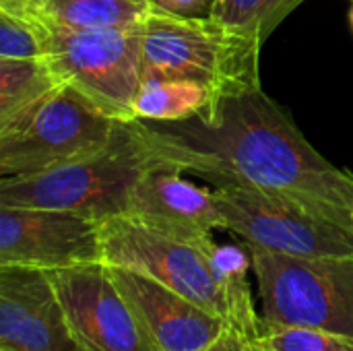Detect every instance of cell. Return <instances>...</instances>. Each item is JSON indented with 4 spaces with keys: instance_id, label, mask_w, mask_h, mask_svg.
<instances>
[{
    "instance_id": "e0dca14e",
    "label": "cell",
    "mask_w": 353,
    "mask_h": 351,
    "mask_svg": "<svg viewBox=\"0 0 353 351\" xmlns=\"http://www.w3.org/2000/svg\"><path fill=\"white\" fill-rule=\"evenodd\" d=\"M302 2L304 0H215L211 19L265 43L275 27Z\"/></svg>"
},
{
    "instance_id": "ac0fdd59",
    "label": "cell",
    "mask_w": 353,
    "mask_h": 351,
    "mask_svg": "<svg viewBox=\"0 0 353 351\" xmlns=\"http://www.w3.org/2000/svg\"><path fill=\"white\" fill-rule=\"evenodd\" d=\"M259 345L263 351H353V337L310 327L267 325Z\"/></svg>"
},
{
    "instance_id": "3957f363",
    "label": "cell",
    "mask_w": 353,
    "mask_h": 351,
    "mask_svg": "<svg viewBox=\"0 0 353 351\" xmlns=\"http://www.w3.org/2000/svg\"><path fill=\"white\" fill-rule=\"evenodd\" d=\"M263 43L215 19H186L155 8L143 21V81L182 79L207 87L213 106L261 89Z\"/></svg>"
},
{
    "instance_id": "9c48e42d",
    "label": "cell",
    "mask_w": 353,
    "mask_h": 351,
    "mask_svg": "<svg viewBox=\"0 0 353 351\" xmlns=\"http://www.w3.org/2000/svg\"><path fill=\"white\" fill-rule=\"evenodd\" d=\"M103 263L101 221L58 209L0 205V267L58 271Z\"/></svg>"
},
{
    "instance_id": "8992f818",
    "label": "cell",
    "mask_w": 353,
    "mask_h": 351,
    "mask_svg": "<svg viewBox=\"0 0 353 351\" xmlns=\"http://www.w3.org/2000/svg\"><path fill=\"white\" fill-rule=\"evenodd\" d=\"M246 248L267 325L353 337V254L302 259Z\"/></svg>"
},
{
    "instance_id": "d6986e66",
    "label": "cell",
    "mask_w": 353,
    "mask_h": 351,
    "mask_svg": "<svg viewBox=\"0 0 353 351\" xmlns=\"http://www.w3.org/2000/svg\"><path fill=\"white\" fill-rule=\"evenodd\" d=\"M0 58H43L37 31L17 12L0 6Z\"/></svg>"
},
{
    "instance_id": "5b68a950",
    "label": "cell",
    "mask_w": 353,
    "mask_h": 351,
    "mask_svg": "<svg viewBox=\"0 0 353 351\" xmlns=\"http://www.w3.org/2000/svg\"><path fill=\"white\" fill-rule=\"evenodd\" d=\"M68 83L0 124V178L48 172L103 149L118 124Z\"/></svg>"
},
{
    "instance_id": "44dd1931",
    "label": "cell",
    "mask_w": 353,
    "mask_h": 351,
    "mask_svg": "<svg viewBox=\"0 0 353 351\" xmlns=\"http://www.w3.org/2000/svg\"><path fill=\"white\" fill-rule=\"evenodd\" d=\"M203 351H263V348L259 345V341H252L230 327L211 348Z\"/></svg>"
},
{
    "instance_id": "603a6c76",
    "label": "cell",
    "mask_w": 353,
    "mask_h": 351,
    "mask_svg": "<svg viewBox=\"0 0 353 351\" xmlns=\"http://www.w3.org/2000/svg\"><path fill=\"white\" fill-rule=\"evenodd\" d=\"M350 21H352V27H353V6H352V10H350Z\"/></svg>"
},
{
    "instance_id": "ba28073f",
    "label": "cell",
    "mask_w": 353,
    "mask_h": 351,
    "mask_svg": "<svg viewBox=\"0 0 353 351\" xmlns=\"http://www.w3.org/2000/svg\"><path fill=\"white\" fill-rule=\"evenodd\" d=\"M213 199L221 230L232 232L246 246L302 259L353 254L352 232L290 199L244 186H215Z\"/></svg>"
},
{
    "instance_id": "6da1fadb",
    "label": "cell",
    "mask_w": 353,
    "mask_h": 351,
    "mask_svg": "<svg viewBox=\"0 0 353 351\" xmlns=\"http://www.w3.org/2000/svg\"><path fill=\"white\" fill-rule=\"evenodd\" d=\"M161 124L153 128L184 174L290 199L353 234V176L325 159L263 87Z\"/></svg>"
},
{
    "instance_id": "484cf974",
    "label": "cell",
    "mask_w": 353,
    "mask_h": 351,
    "mask_svg": "<svg viewBox=\"0 0 353 351\" xmlns=\"http://www.w3.org/2000/svg\"><path fill=\"white\" fill-rule=\"evenodd\" d=\"M352 2H353V0H352Z\"/></svg>"
},
{
    "instance_id": "7c38bea8",
    "label": "cell",
    "mask_w": 353,
    "mask_h": 351,
    "mask_svg": "<svg viewBox=\"0 0 353 351\" xmlns=\"http://www.w3.org/2000/svg\"><path fill=\"white\" fill-rule=\"evenodd\" d=\"M110 273L157 351H203L230 325L168 285L132 269L108 265Z\"/></svg>"
},
{
    "instance_id": "30bf717a",
    "label": "cell",
    "mask_w": 353,
    "mask_h": 351,
    "mask_svg": "<svg viewBox=\"0 0 353 351\" xmlns=\"http://www.w3.org/2000/svg\"><path fill=\"white\" fill-rule=\"evenodd\" d=\"M68 323L87 351H157L105 263L48 271Z\"/></svg>"
},
{
    "instance_id": "2e32d148",
    "label": "cell",
    "mask_w": 353,
    "mask_h": 351,
    "mask_svg": "<svg viewBox=\"0 0 353 351\" xmlns=\"http://www.w3.org/2000/svg\"><path fill=\"white\" fill-rule=\"evenodd\" d=\"M60 81L46 58H0V124L48 95Z\"/></svg>"
},
{
    "instance_id": "5bb4252c",
    "label": "cell",
    "mask_w": 353,
    "mask_h": 351,
    "mask_svg": "<svg viewBox=\"0 0 353 351\" xmlns=\"http://www.w3.org/2000/svg\"><path fill=\"white\" fill-rule=\"evenodd\" d=\"M25 10L70 29L141 25L149 8L130 0H14Z\"/></svg>"
},
{
    "instance_id": "cb8c5ba5",
    "label": "cell",
    "mask_w": 353,
    "mask_h": 351,
    "mask_svg": "<svg viewBox=\"0 0 353 351\" xmlns=\"http://www.w3.org/2000/svg\"><path fill=\"white\" fill-rule=\"evenodd\" d=\"M0 2H6V0H0Z\"/></svg>"
},
{
    "instance_id": "ffe728a7",
    "label": "cell",
    "mask_w": 353,
    "mask_h": 351,
    "mask_svg": "<svg viewBox=\"0 0 353 351\" xmlns=\"http://www.w3.org/2000/svg\"><path fill=\"white\" fill-rule=\"evenodd\" d=\"M149 8L186 19H211L215 0H151Z\"/></svg>"
},
{
    "instance_id": "7402d4cb",
    "label": "cell",
    "mask_w": 353,
    "mask_h": 351,
    "mask_svg": "<svg viewBox=\"0 0 353 351\" xmlns=\"http://www.w3.org/2000/svg\"><path fill=\"white\" fill-rule=\"evenodd\" d=\"M130 2H134V4H139L143 8H149V4H151V0H130Z\"/></svg>"
},
{
    "instance_id": "4fadbf2b",
    "label": "cell",
    "mask_w": 353,
    "mask_h": 351,
    "mask_svg": "<svg viewBox=\"0 0 353 351\" xmlns=\"http://www.w3.org/2000/svg\"><path fill=\"white\" fill-rule=\"evenodd\" d=\"M122 217L188 242H203L221 228L213 190L188 182L184 170L172 159L143 172L128 194Z\"/></svg>"
},
{
    "instance_id": "52a82bcc",
    "label": "cell",
    "mask_w": 353,
    "mask_h": 351,
    "mask_svg": "<svg viewBox=\"0 0 353 351\" xmlns=\"http://www.w3.org/2000/svg\"><path fill=\"white\" fill-rule=\"evenodd\" d=\"M211 242L213 238L203 242L180 240L128 217H112L101 223L105 265L143 273L221 317L232 327V306L209 259Z\"/></svg>"
},
{
    "instance_id": "9a60e30c",
    "label": "cell",
    "mask_w": 353,
    "mask_h": 351,
    "mask_svg": "<svg viewBox=\"0 0 353 351\" xmlns=\"http://www.w3.org/2000/svg\"><path fill=\"white\" fill-rule=\"evenodd\" d=\"M213 108L207 87L182 79H145L137 99L134 118L151 122H182Z\"/></svg>"
},
{
    "instance_id": "d4e9b609",
    "label": "cell",
    "mask_w": 353,
    "mask_h": 351,
    "mask_svg": "<svg viewBox=\"0 0 353 351\" xmlns=\"http://www.w3.org/2000/svg\"><path fill=\"white\" fill-rule=\"evenodd\" d=\"M352 219H353V211H352Z\"/></svg>"
},
{
    "instance_id": "7a4b0ae2",
    "label": "cell",
    "mask_w": 353,
    "mask_h": 351,
    "mask_svg": "<svg viewBox=\"0 0 353 351\" xmlns=\"http://www.w3.org/2000/svg\"><path fill=\"white\" fill-rule=\"evenodd\" d=\"M165 159L176 161L159 130L143 120L120 122L112 141L87 157L39 174L0 178V205L70 211L103 223L126 213L137 180Z\"/></svg>"
},
{
    "instance_id": "277c9868",
    "label": "cell",
    "mask_w": 353,
    "mask_h": 351,
    "mask_svg": "<svg viewBox=\"0 0 353 351\" xmlns=\"http://www.w3.org/2000/svg\"><path fill=\"white\" fill-rule=\"evenodd\" d=\"M0 6L17 12L37 31L43 58L60 81L83 91L116 120H137L134 99L143 85V23L70 29L25 10L14 0Z\"/></svg>"
},
{
    "instance_id": "8fae6325",
    "label": "cell",
    "mask_w": 353,
    "mask_h": 351,
    "mask_svg": "<svg viewBox=\"0 0 353 351\" xmlns=\"http://www.w3.org/2000/svg\"><path fill=\"white\" fill-rule=\"evenodd\" d=\"M0 351H87L48 271L0 267Z\"/></svg>"
}]
</instances>
